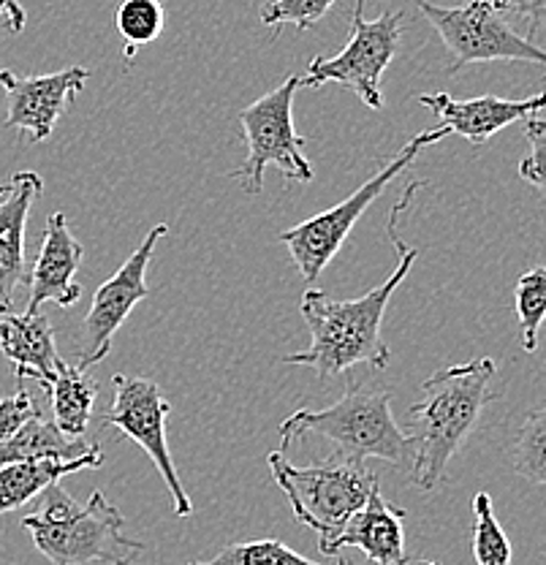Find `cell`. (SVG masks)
<instances>
[{"label":"cell","mask_w":546,"mask_h":565,"mask_svg":"<svg viewBox=\"0 0 546 565\" xmlns=\"http://www.w3.org/2000/svg\"><path fill=\"white\" fill-rule=\"evenodd\" d=\"M425 185L421 180H414L405 185L400 202L389 217V237L395 239L397 253H400V264L395 273L389 275L378 288L362 294L356 299H332L329 294L319 288H308L299 302V313L310 329V345L304 351L289 353L283 356L286 364H299V367H310L321 375V379H332V375L349 373L356 364H370L375 370H386L392 351L384 343V313L389 308L392 294L405 280V275L414 267L419 250L408 247L397 234V217L410 204L419 188Z\"/></svg>","instance_id":"6da1fadb"},{"label":"cell","mask_w":546,"mask_h":565,"mask_svg":"<svg viewBox=\"0 0 546 565\" xmlns=\"http://www.w3.org/2000/svg\"><path fill=\"white\" fill-rule=\"evenodd\" d=\"M495 373L497 364L484 356L438 370L421 384V399L410 408L405 433L414 449L408 473L419 490H436L484 408L497 397L490 388Z\"/></svg>","instance_id":"7a4b0ae2"},{"label":"cell","mask_w":546,"mask_h":565,"mask_svg":"<svg viewBox=\"0 0 546 565\" xmlns=\"http://www.w3.org/2000/svg\"><path fill=\"white\" fill-rule=\"evenodd\" d=\"M122 525L120 509L104 492H93L85 505H76L61 481L41 492L39 511L22 516L33 546L52 565H133L147 546L128 539Z\"/></svg>","instance_id":"3957f363"},{"label":"cell","mask_w":546,"mask_h":565,"mask_svg":"<svg viewBox=\"0 0 546 565\" xmlns=\"http://www.w3.org/2000/svg\"><path fill=\"white\" fill-rule=\"evenodd\" d=\"M321 435L334 446V457L364 462L367 457L386 459L397 468L410 470L414 449L405 429L392 414V392H370L354 386L329 408H302L280 424V451L297 438Z\"/></svg>","instance_id":"277c9868"},{"label":"cell","mask_w":546,"mask_h":565,"mask_svg":"<svg viewBox=\"0 0 546 565\" xmlns=\"http://www.w3.org/2000/svg\"><path fill=\"white\" fill-rule=\"evenodd\" d=\"M269 470L289 500L297 522L319 533V550H324L345 527L378 484V473L354 459L297 468L283 451H269Z\"/></svg>","instance_id":"5b68a950"},{"label":"cell","mask_w":546,"mask_h":565,"mask_svg":"<svg viewBox=\"0 0 546 565\" xmlns=\"http://www.w3.org/2000/svg\"><path fill=\"white\" fill-rule=\"evenodd\" d=\"M446 137H449V128L446 126L427 128V131L416 134L389 163H384V167L370 177L364 185L356 188L351 196H345L343 202L334 204V207L319 212V215L308 217V221H302L299 226L280 234V243L289 247L293 264H297L304 282H315L321 278V273L329 267V262H332V258L338 256L340 247H343L351 228L356 226V221L367 212L370 204L384 193V188L389 185L397 174H403L405 169L419 158V152H425L427 147L438 145V141Z\"/></svg>","instance_id":"8992f818"},{"label":"cell","mask_w":546,"mask_h":565,"mask_svg":"<svg viewBox=\"0 0 546 565\" xmlns=\"http://www.w3.org/2000/svg\"><path fill=\"white\" fill-rule=\"evenodd\" d=\"M302 87V79L297 74L289 76L280 87L269 90L258 102L245 106L239 111V137H243L248 156L243 167L234 169V177L243 182L245 193L258 196L264 188V169L278 167L280 174L293 182L313 180V167L304 158V145L308 139L299 137L293 128V96Z\"/></svg>","instance_id":"52a82bcc"},{"label":"cell","mask_w":546,"mask_h":565,"mask_svg":"<svg viewBox=\"0 0 546 565\" xmlns=\"http://www.w3.org/2000/svg\"><path fill=\"white\" fill-rule=\"evenodd\" d=\"M419 11L432 22L446 50L451 52V66L446 74H457L471 63H531L546 68V50L527 35L511 31L501 11L490 0H471L465 6H436L419 0Z\"/></svg>","instance_id":"ba28073f"},{"label":"cell","mask_w":546,"mask_h":565,"mask_svg":"<svg viewBox=\"0 0 546 565\" xmlns=\"http://www.w3.org/2000/svg\"><path fill=\"white\" fill-rule=\"evenodd\" d=\"M403 11L381 14L378 20H354L349 44L334 57H313L308 74L299 76L302 87H321L326 82L349 87L367 109H384V96H381V76L395 61L403 41Z\"/></svg>","instance_id":"9c48e42d"},{"label":"cell","mask_w":546,"mask_h":565,"mask_svg":"<svg viewBox=\"0 0 546 565\" xmlns=\"http://www.w3.org/2000/svg\"><path fill=\"white\" fill-rule=\"evenodd\" d=\"M115 399H111L109 414L104 416V427H117L122 438L133 440L147 451V457L156 462L158 473L167 481V490L172 494L174 514L180 520L193 514V500L188 498L182 487L178 468H174L172 451L167 440V419L172 414V403L163 397L161 386L150 379L139 375H115Z\"/></svg>","instance_id":"30bf717a"},{"label":"cell","mask_w":546,"mask_h":565,"mask_svg":"<svg viewBox=\"0 0 546 565\" xmlns=\"http://www.w3.org/2000/svg\"><path fill=\"white\" fill-rule=\"evenodd\" d=\"M169 234L167 223H158L156 228L147 232V237L139 243L137 250L122 262V267L107 282H101V288L93 297L90 310L82 318L79 329V367L90 370L93 364L104 362L109 356L111 338L117 334V329L126 323V318L133 313L142 299L150 297V286H147V267H150V258L156 253V245L161 243Z\"/></svg>","instance_id":"8fae6325"},{"label":"cell","mask_w":546,"mask_h":565,"mask_svg":"<svg viewBox=\"0 0 546 565\" xmlns=\"http://www.w3.org/2000/svg\"><path fill=\"white\" fill-rule=\"evenodd\" d=\"M90 71L85 66H68L55 74L20 76L14 71H0V87L6 90L3 128L31 134V141L50 139L57 117L76 93L85 90Z\"/></svg>","instance_id":"7c38bea8"},{"label":"cell","mask_w":546,"mask_h":565,"mask_svg":"<svg viewBox=\"0 0 546 565\" xmlns=\"http://www.w3.org/2000/svg\"><path fill=\"white\" fill-rule=\"evenodd\" d=\"M44 191L36 172H17L0 182V316L14 308L17 288L31 280L25 262V232L33 202Z\"/></svg>","instance_id":"4fadbf2b"},{"label":"cell","mask_w":546,"mask_h":565,"mask_svg":"<svg viewBox=\"0 0 546 565\" xmlns=\"http://www.w3.org/2000/svg\"><path fill=\"white\" fill-rule=\"evenodd\" d=\"M82 243L74 237L63 212L46 217L44 239H41L36 267L31 273V297L25 313H41V305L55 302L57 308H72L82 297L76 273L82 267Z\"/></svg>","instance_id":"5bb4252c"},{"label":"cell","mask_w":546,"mask_h":565,"mask_svg":"<svg viewBox=\"0 0 546 565\" xmlns=\"http://www.w3.org/2000/svg\"><path fill=\"white\" fill-rule=\"evenodd\" d=\"M419 104L427 106L438 117L440 126L449 128V134L468 139L473 147H484L497 131L508 128L511 122L527 120L546 109V90L538 96L511 102V98L479 96L468 102H457L449 93H432V96H419Z\"/></svg>","instance_id":"9a60e30c"},{"label":"cell","mask_w":546,"mask_h":565,"mask_svg":"<svg viewBox=\"0 0 546 565\" xmlns=\"http://www.w3.org/2000/svg\"><path fill=\"white\" fill-rule=\"evenodd\" d=\"M405 511L392 505L381 492V481L370 492L367 503L345 522V527L321 550V555H340L345 546H356L375 565H408L405 552Z\"/></svg>","instance_id":"2e32d148"},{"label":"cell","mask_w":546,"mask_h":565,"mask_svg":"<svg viewBox=\"0 0 546 565\" xmlns=\"http://www.w3.org/2000/svg\"><path fill=\"white\" fill-rule=\"evenodd\" d=\"M0 351L14 364V379H33L50 388L55 384L63 359L55 345V329L44 313L0 316Z\"/></svg>","instance_id":"e0dca14e"},{"label":"cell","mask_w":546,"mask_h":565,"mask_svg":"<svg viewBox=\"0 0 546 565\" xmlns=\"http://www.w3.org/2000/svg\"><path fill=\"white\" fill-rule=\"evenodd\" d=\"M101 462L104 451L96 449L76 459H25V462L0 465V514H9L20 505L31 503L63 476L101 468Z\"/></svg>","instance_id":"ac0fdd59"},{"label":"cell","mask_w":546,"mask_h":565,"mask_svg":"<svg viewBox=\"0 0 546 565\" xmlns=\"http://www.w3.org/2000/svg\"><path fill=\"white\" fill-rule=\"evenodd\" d=\"M98 446L87 438H72L61 433L55 422L36 414L17 429L11 438L0 440V465L25 462V459H76L96 451Z\"/></svg>","instance_id":"d6986e66"},{"label":"cell","mask_w":546,"mask_h":565,"mask_svg":"<svg viewBox=\"0 0 546 565\" xmlns=\"http://www.w3.org/2000/svg\"><path fill=\"white\" fill-rule=\"evenodd\" d=\"M52 399V414H55L57 429L72 438H85L87 427H90L93 408H96L98 397V384L87 370H82L79 364H66L57 370L55 384L50 388Z\"/></svg>","instance_id":"ffe728a7"},{"label":"cell","mask_w":546,"mask_h":565,"mask_svg":"<svg viewBox=\"0 0 546 565\" xmlns=\"http://www.w3.org/2000/svg\"><path fill=\"white\" fill-rule=\"evenodd\" d=\"M511 465L522 479L546 487V399L522 422L511 446Z\"/></svg>","instance_id":"44dd1931"},{"label":"cell","mask_w":546,"mask_h":565,"mask_svg":"<svg viewBox=\"0 0 546 565\" xmlns=\"http://www.w3.org/2000/svg\"><path fill=\"white\" fill-rule=\"evenodd\" d=\"M117 33L126 41V57H133L139 46L152 44L167 25L161 0H122L115 14Z\"/></svg>","instance_id":"7402d4cb"},{"label":"cell","mask_w":546,"mask_h":565,"mask_svg":"<svg viewBox=\"0 0 546 565\" xmlns=\"http://www.w3.org/2000/svg\"><path fill=\"white\" fill-rule=\"evenodd\" d=\"M514 308L522 327V349H538V332L546 321V267H536L522 275L514 288Z\"/></svg>","instance_id":"603a6c76"},{"label":"cell","mask_w":546,"mask_h":565,"mask_svg":"<svg viewBox=\"0 0 546 565\" xmlns=\"http://www.w3.org/2000/svg\"><path fill=\"white\" fill-rule=\"evenodd\" d=\"M473 557L475 565H511V541L486 492L473 498Z\"/></svg>","instance_id":"cb8c5ba5"},{"label":"cell","mask_w":546,"mask_h":565,"mask_svg":"<svg viewBox=\"0 0 546 565\" xmlns=\"http://www.w3.org/2000/svg\"><path fill=\"white\" fill-rule=\"evenodd\" d=\"M188 565H324L302 557L286 546L283 541L261 539V541H243V544H228L223 546L213 561L204 563H188ZM349 565V563H338Z\"/></svg>","instance_id":"d4e9b609"},{"label":"cell","mask_w":546,"mask_h":565,"mask_svg":"<svg viewBox=\"0 0 546 565\" xmlns=\"http://www.w3.org/2000/svg\"><path fill=\"white\" fill-rule=\"evenodd\" d=\"M334 3L338 0H267L261 11V25L283 28L286 22H291L299 31H308L315 22L324 20Z\"/></svg>","instance_id":"484cf974"},{"label":"cell","mask_w":546,"mask_h":565,"mask_svg":"<svg viewBox=\"0 0 546 565\" xmlns=\"http://www.w3.org/2000/svg\"><path fill=\"white\" fill-rule=\"evenodd\" d=\"M525 137L531 152L522 158L520 177L546 199V117L533 115L525 122Z\"/></svg>","instance_id":"4316f807"},{"label":"cell","mask_w":546,"mask_h":565,"mask_svg":"<svg viewBox=\"0 0 546 565\" xmlns=\"http://www.w3.org/2000/svg\"><path fill=\"white\" fill-rule=\"evenodd\" d=\"M36 414H39L36 399H33V394L28 392L20 381V388H17L14 394H9L6 399H0V440L11 438V435H14L22 424H25L28 419H33Z\"/></svg>","instance_id":"83f0119b"},{"label":"cell","mask_w":546,"mask_h":565,"mask_svg":"<svg viewBox=\"0 0 546 565\" xmlns=\"http://www.w3.org/2000/svg\"><path fill=\"white\" fill-rule=\"evenodd\" d=\"M490 3L501 14H514L531 22V35H527L531 41L538 28L546 25V0H490Z\"/></svg>","instance_id":"f1b7e54d"},{"label":"cell","mask_w":546,"mask_h":565,"mask_svg":"<svg viewBox=\"0 0 546 565\" xmlns=\"http://www.w3.org/2000/svg\"><path fill=\"white\" fill-rule=\"evenodd\" d=\"M0 11H3L6 22H9L11 33H22L25 31V9H22L20 0H0Z\"/></svg>","instance_id":"f546056e"},{"label":"cell","mask_w":546,"mask_h":565,"mask_svg":"<svg viewBox=\"0 0 546 565\" xmlns=\"http://www.w3.org/2000/svg\"><path fill=\"white\" fill-rule=\"evenodd\" d=\"M362 11H364V0H356V9H354V20H362Z\"/></svg>","instance_id":"4dcf8cb0"},{"label":"cell","mask_w":546,"mask_h":565,"mask_svg":"<svg viewBox=\"0 0 546 565\" xmlns=\"http://www.w3.org/2000/svg\"><path fill=\"white\" fill-rule=\"evenodd\" d=\"M416 565H440V563H436V561H432V563L430 561H421V563H416Z\"/></svg>","instance_id":"1f68e13d"},{"label":"cell","mask_w":546,"mask_h":565,"mask_svg":"<svg viewBox=\"0 0 546 565\" xmlns=\"http://www.w3.org/2000/svg\"><path fill=\"white\" fill-rule=\"evenodd\" d=\"M0 17H3V11H0Z\"/></svg>","instance_id":"d6a6232c"}]
</instances>
